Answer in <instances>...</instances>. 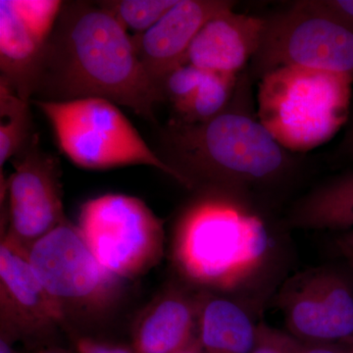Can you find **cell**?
Segmentation results:
<instances>
[{
	"label": "cell",
	"mask_w": 353,
	"mask_h": 353,
	"mask_svg": "<svg viewBox=\"0 0 353 353\" xmlns=\"http://www.w3.org/2000/svg\"><path fill=\"white\" fill-rule=\"evenodd\" d=\"M32 99H105L157 126L154 106L164 101L139 61L132 36L112 14L88 1L63 2L44 48Z\"/></svg>",
	"instance_id": "6da1fadb"
},
{
	"label": "cell",
	"mask_w": 353,
	"mask_h": 353,
	"mask_svg": "<svg viewBox=\"0 0 353 353\" xmlns=\"http://www.w3.org/2000/svg\"><path fill=\"white\" fill-rule=\"evenodd\" d=\"M248 76L239 78L233 99L212 119H172L160 130L157 154L189 183L240 187L276 180L290 166L282 148L252 113Z\"/></svg>",
	"instance_id": "7a4b0ae2"
},
{
	"label": "cell",
	"mask_w": 353,
	"mask_h": 353,
	"mask_svg": "<svg viewBox=\"0 0 353 353\" xmlns=\"http://www.w3.org/2000/svg\"><path fill=\"white\" fill-rule=\"evenodd\" d=\"M264 240L256 218L225 196L208 194L192 202L179 220L174 259L192 282L227 288L256 264Z\"/></svg>",
	"instance_id": "3957f363"
},
{
	"label": "cell",
	"mask_w": 353,
	"mask_h": 353,
	"mask_svg": "<svg viewBox=\"0 0 353 353\" xmlns=\"http://www.w3.org/2000/svg\"><path fill=\"white\" fill-rule=\"evenodd\" d=\"M260 80L257 117L285 150L307 152L322 145L347 119L352 78L282 67Z\"/></svg>",
	"instance_id": "277c9868"
},
{
	"label": "cell",
	"mask_w": 353,
	"mask_h": 353,
	"mask_svg": "<svg viewBox=\"0 0 353 353\" xmlns=\"http://www.w3.org/2000/svg\"><path fill=\"white\" fill-rule=\"evenodd\" d=\"M50 121L58 145L81 168L108 170L145 165L189 183L168 166L145 143L118 105L101 99L70 101H32Z\"/></svg>",
	"instance_id": "5b68a950"
},
{
	"label": "cell",
	"mask_w": 353,
	"mask_h": 353,
	"mask_svg": "<svg viewBox=\"0 0 353 353\" xmlns=\"http://www.w3.org/2000/svg\"><path fill=\"white\" fill-rule=\"evenodd\" d=\"M282 67L320 70L353 80V26L327 12L318 0L296 2L264 18L252 75L261 79Z\"/></svg>",
	"instance_id": "8992f818"
},
{
	"label": "cell",
	"mask_w": 353,
	"mask_h": 353,
	"mask_svg": "<svg viewBox=\"0 0 353 353\" xmlns=\"http://www.w3.org/2000/svg\"><path fill=\"white\" fill-rule=\"evenodd\" d=\"M27 257L66 322L99 317L119 299L122 279L99 263L68 220L34 243Z\"/></svg>",
	"instance_id": "52a82bcc"
},
{
	"label": "cell",
	"mask_w": 353,
	"mask_h": 353,
	"mask_svg": "<svg viewBox=\"0 0 353 353\" xmlns=\"http://www.w3.org/2000/svg\"><path fill=\"white\" fill-rule=\"evenodd\" d=\"M77 226L95 259L118 278L143 275L163 255V223L137 197L108 194L90 199Z\"/></svg>",
	"instance_id": "ba28073f"
},
{
	"label": "cell",
	"mask_w": 353,
	"mask_h": 353,
	"mask_svg": "<svg viewBox=\"0 0 353 353\" xmlns=\"http://www.w3.org/2000/svg\"><path fill=\"white\" fill-rule=\"evenodd\" d=\"M13 165L6 183L8 222L2 239L28 255L34 243L68 220L64 214L61 169L57 157L41 150L38 134L13 158Z\"/></svg>",
	"instance_id": "9c48e42d"
},
{
	"label": "cell",
	"mask_w": 353,
	"mask_h": 353,
	"mask_svg": "<svg viewBox=\"0 0 353 353\" xmlns=\"http://www.w3.org/2000/svg\"><path fill=\"white\" fill-rule=\"evenodd\" d=\"M280 306L290 336L301 343L353 345V285L341 272L299 274L281 292Z\"/></svg>",
	"instance_id": "30bf717a"
},
{
	"label": "cell",
	"mask_w": 353,
	"mask_h": 353,
	"mask_svg": "<svg viewBox=\"0 0 353 353\" xmlns=\"http://www.w3.org/2000/svg\"><path fill=\"white\" fill-rule=\"evenodd\" d=\"M0 316L1 334L15 341H43L66 324L27 254L3 239L0 245Z\"/></svg>",
	"instance_id": "8fae6325"
},
{
	"label": "cell",
	"mask_w": 353,
	"mask_h": 353,
	"mask_svg": "<svg viewBox=\"0 0 353 353\" xmlns=\"http://www.w3.org/2000/svg\"><path fill=\"white\" fill-rule=\"evenodd\" d=\"M233 6L224 0H179L148 31L132 36L139 61L160 90L165 77L185 64L190 44L201 28Z\"/></svg>",
	"instance_id": "7c38bea8"
},
{
	"label": "cell",
	"mask_w": 353,
	"mask_h": 353,
	"mask_svg": "<svg viewBox=\"0 0 353 353\" xmlns=\"http://www.w3.org/2000/svg\"><path fill=\"white\" fill-rule=\"evenodd\" d=\"M234 7V6H233ZM225 9L206 23L188 51L185 64L238 76L259 50L264 18Z\"/></svg>",
	"instance_id": "4fadbf2b"
},
{
	"label": "cell",
	"mask_w": 353,
	"mask_h": 353,
	"mask_svg": "<svg viewBox=\"0 0 353 353\" xmlns=\"http://www.w3.org/2000/svg\"><path fill=\"white\" fill-rule=\"evenodd\" d=\"M51 32L21 12L15 0H0V81L31 101Z\"/></svg>",
	"instance_id": "5bb4252c"
},
{
	"label": "cell",
	"mask_w": 353,
	"mask_h": 353,
	"mask_svg": "<svg viewBox=\"0 0 353 353\" xmlns=\"http://www.w3.org/2000/svg\"><path fill=\"white\" fill-rule=\"evenodd\" d=\"M199 299L168 292L158 296L139 316L132 332L136 353H176L199 339Z\"/></svg>",
	"instance_id": "9a60e30c"
},
{
	"label": "cell",
	"mask_w": 353,
	"mask_h": 353,
	"mask_svg": "<svg viewBox=\"0 0 353 353\" xmlns=\"http://www.w3.org/2000/svg\"><path fill=\"white\" fill-rule=\"evenodd\" d=\"M259 326L231 299L199 297L197 336L204 353H252Z\"/></svg>",
	"instance_id": "2e32d148"
},
{
	"label": "cell",
	"mask_w": 353,
	"mask_h": 353,
	"mask_svg": "<svg viewBox=\"0 0 353 353\" xmlns=\"http://www.w3.org/2000/svg\"><path fill=\"white\" fill-rule=\"evenodd\" d=\"M290 223L303 229H352L353 173L336 179L304 197L292 212Z\"/></svg>",
	"instance_id": "e0dca14e"
},
{
	"label": "cell",
	"mask_w": 353,
	"mask_h": 353,
	"mask_svg": "<svg viewBox=\"0 0 353 353\" xmlns=\"http://www.w3.org/2000/svg\"><path fill=\"white\" fill-rule=\"evenodd\" d=\"M34 134L30 101L0 81V167L24 152Z\"/></svg>",
	"instance_id": "ac0fdd59"
},
{
	"label": "cell",
	"mask_w": 353,
	"mask_h": 353,
	"mask_svg": "<svg viewBox=\"0 0 353 353\" xmlns=\"http://www.w3.org/2000/svg\"><path fill=\"white\" fill-rule=\"evenodd\" d=\"M239 77L208 72L196 97L174 119L185 123H201L214 118L233 99Z\"/></svg>",
	"instance_id": "d6986e66"
},
{
	"label": "cell",
	"mask_w": 353,
	"mask_h": 353,
	"mask_svg": "<svg viewBox=\"0 0 353 353\" xmlns=\"http://www.w3.org/2000/svg\"><path fill=\"white\" fill-rule=\"evenodd\" d=\"M179 0H108L97 3L112 14L123 27L143 34L168 12Z\"/></svg>",
	"instance_id": "ffe728a7"
},
{
	"label": "cell",
	"mask_w": 353,
	"mask_h": 353,
	"mask_svg": "<svg viewBox=\"0 0 353 353\" xmlns=\"http://www.w3.org/2000/svg\"><path fill=\"white\" fill-rule=\"evenodd\" d=\"M208 71L185 64L173 70L161 83L164 101H169L176 114L182 112L196 97Z\"/></svg>",
	"instance_id": "44dd1931"
},
{
	"label": "cell",
	"mask_w": 353,
	"mask_h": 353,
	"mask_svg": "<svg viewBox=\"0 0 353 353\" xmlns=\"http://www.w3.org/2000/svg\"><path fill=\"white\" fill-rule=\"evenodd\" d=\"M299 347V341L290 334L260 324L252 353H297Z\"/></svg>",
	"instance_id": "7402d4cb"
},
{
	"label": "cell",
	"mask_w": 353,
	"mask_h": 353,
	"mask_svg": "<svg viewBox=\"0 0 353 353\" xmlns=\"http://www.w3.org/2000/svg\"><path fill=\"white\" fill-rule=\"evenodd\" d=\"M74 353H136L132 348L94 340L88 336H77L74 340Z\"/></svg>",
	"instance_id": "603a6c76"
},
{
	"label": "cell",
	"mask_w": 353,
	"mask_h": 353,
	"mask_svg": "<svg viewBox=\"0 0 353 353\" xmlns=\"http://www.w3.org/2000/svg\"><path fill=\"white\" fill-rule=\"evenodd\" d=\"M318 3L327 12L353 26V0H318Z\"/></svg>",
	"instance_id": "cb8c5ba5"
},
{
	"label": "cell",
	"mask_w": 353,
	"mask_h": 353,
	"mask_svg": "<svg viewBox=\"0 0 353 353\" xmlns=\"http://www.w3.org/2000/svg\"><path fill=\"white\" fill-rule=\"evenodd\" d=\"M297 353H353V345H347V343H303L299 341Z\"/></svg>",
	"instance_id": "d4e9b609"
},
{
	"label": "cell",
	"mask_w": 353,
	"mask_h": 353,
	"mask_svg": "<svg viewBox=\"0 0 353 353\" xmlns=\"http://www.w3.org/2000/svg\"><path fill=\"white\" fill-rule=\"evenodd\" d=\"M339 248L348 262H353V228L347 230L338 241Z\"/></svg>",
	"instance_id": "484cf974"
},
{
	"label": "cell",
	"mask_w": 353,
	"mask_h": 353,
	"mask_svg": "<svg viewBox=\"0 0 353 353\" xmlns=\"http://www.w3.org/2000/svg\"><path fill=\"white\" fill-rule=\"evenodd\" d=\"M341 153L347 157L353 158V125L345 134V139L341 145Z\"/></svg>",
	"instance_id": "4316f807"
},
{
	"label": "cell",
	"mask_w": 353,
	"mask_h": 353,
	"mask_svg": "<svg viewBox=\"0 0 353 353\" xmlns=\"http://www.w3.org/2000/svg\"><path fill=\"white\" fill-rule=\"evenodd\" d=\"M14 343L10 336L1 334L0 336V353H19L14 347Z\"/></svg>",
	"instance_id": "83f0119b"
},
{
	"label": "cell",
	"mask_w": 353,
	"mask_h": 353,
	"mask_svg": "<svg viewBox=\"0 0 353 353\" xmlns=\"http://www.w3.org/2000/svg\"><path fill=\"white\" fill-rule=\"evenodd\" d=\"M176 353H204V352L203 350H202L199 339H197V340L194 341L192 345H190L189 347L185 348V350H182V352Z\"/></svg>",
	"instance_id": "f1b7e54d"
},
{
	"label": "cell",
	"mask_w": 353,
	"mask_h": 353,
	"mask_svg": "<svg viewBox=\"0 0 353 353\" xmlns=\"http://www.w3.org/2000/svg\"><path fill=\"white\" fill-rule=\"evenodd\" d=\"M37 353H67L62 350H57V348H43Z\"/></svg>",
	"instance_id": "f546056e"
},
{
	"label": "cell",
	"mask_w": 353,
	"mask_h": 353,
	"mask_svg": "<svg viewBox=\"0 0 353 353\" xmlns=\"http://www.w3.org/2000/svg\"><path fill=\"white\" fill-rule=\"evenodd\" d=\"M350 263V267H352V271H353V262H348Z\"/></svg>",
	"instance_id": "4dcf8cb0"
}]
</instances>
